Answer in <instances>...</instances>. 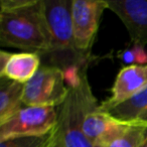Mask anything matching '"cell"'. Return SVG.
Returning a JSON list of instances; mask_svg holds the SVG:
<instances>
[{
	"mask_svg": "<svg viewBox=\"0 0 147 147\" xmlns=\"http://www.w3.org/2000/svg\"><path fill=\"white\" fill-rule=\"evenodd\" d=\"M132 123L115 119L108 113L98 109L90 112L83 122V133L92 145L113 140L125 132Z\"/></svg>",
	"mask_w": 147,
	"mask_h": 147,
	"instance_id": "9c48e42d",
	"label": "cell"
},
{
	"mask_svg": "<svg viewBox=\"0 0 147 147\" xmlns=\"http://www.w3.org/2000/svg\"><path fill=\"white\" fill-rule=\"evenodd\" d=\"M53 142H51V144H49V145H47V147H51V146H53Z\"/></svg>",
	"mask_w": 147,
	"mask_h": 147,
	"instance_id": "ffe728a7",
	"label": "cell"
},
{
	"mask_svg": "<svg viewBox=\"0 0 147 147\" xmlns=\"http://www.w3.org/2000/svg\"><path fill=\"white\" fill-rule=\"evenodd\" d=\"M147 109V87L126 102L110 109L108 113L115 119L123 122L133 123Z\"/></svg>",
	"mask_w": 147,
	"mask_h": 147,
	"instance_id": "7c38bea8",
	"label": "cell"
},
{
	"mask_svg": "<svg viewBox=\"0 0 147 147\" xmlns=\"http://www.w3.org/2000/svg\"><path fill=\"white\" fill-rule=\"evenodd\" d=\"M24 85L0 77V124L24 107L22 101Z\"/></svg>",
	"mask_w": 147,
	"mask_h": 147,
	"instance_id": "8fae6325",
	"label": "cell"
},
{
	"mask_svg": "<svg viewBox=\"0 0 147 147\" xmlns=\"http://www.w3.org/2000/svg\"><path fill=\"white\" fill-rule=\"evenodd\" d=\"M108 9L125 25L133 45H147V0H107Z\"/></svg>",
	"mask_w": 147,
	"mask_h": 147,
	"instance_id": "52a82bcc",
	"label": "cell"
},
{
	"mask_svg": "<svg viewBox=\"0 0 147 147\" xmlns=\"http://www.w3.org/2000/svg\"><path fill=\"white\" fill-rule=\"evenodd\" d=\"M0 6L1 45L47 55L49 37L41 0H1Z\"/></svg>",
	"mask_w": 147,
	"mask_h": 147,
	"instance_id": "6da1fadb",
	"label": "cell"
},
{
	"mask_svg": "<svg viewBox=\"0 0 147 147\" xmlns=\"http://www.w3.org/2000/svg\"><path fill=\"white\" fill-rule=\"evenodd\" d=\"M49 37V51L55 67L63 69L89 63L79 55L75 47L71 20V0H41Z\"/></svg>",
	"mask_w": 147,
	"mask_h": 147,
	"instance_id": "3957f363",
	"label": "cell"
},
{
	"mask_svg": "<svg viewBox=\"0 0 147 147\" xmlns=\"http://www.w3.org/2000/svg\"><path fill=\"white\" fill-rule=\"evenodd\" d=\"M85 65L77 74L65 80L69 94L57 107V132L65 147H94L83 133V122L87 115L98 109L99 105L89 84Z\"/></svg>",
	"mask_w": 147,
	"mask_h": 147,
	"instance_id": "7a4b0ae2",
	"label": "cell"
},
{
	"mask_svg": "<svg viewBox=\"0 0 147 147\" xmlns=\"http://www.w3.org/2000/svg\"><path fill=\"white\" fill-rule=\"evenodd\" d=\"M140 147H147V125H146V128H145V132H144V139H143V142L141 143Z\"/></svg>",
	"mask_w": 147,
	"mask_h": 147,
	"instance_id": "d6986e66",
	"label": "cell"
},
{
	"mask_svg": "<svg viewBox=\"0 0 147 147\" xmlns=\"http://www.w3.org/2000/svg\"><path fill=\"white\" fill-rule=\"evenodd\" d=\"M146 125L144 123L133 122L132 125L120 136L105 143L94 145V147H140L144 139Z\"/></svg>",
	"mask_w": 147,
	"mask_h": 147,
	"instance_id": "4fadbf2b",
	"label": "cell"
},
{
	"mask_svg": "<svg viewBox=\"0 0 147 147\" xmlns=\"http://www.w3.org/2000/svg\"><path fill=\"white\" fill-rule=\"evenodd\" d=\"M137 122H140V123H144V124H147V109L142 113V114L139 116V118L137 119ZM135 121V122H136Z\"/></svg>",
	"mask_w": 147,
	"mask_h": 147,
	"instance_id": "ac0fdd59",
	"label": "cell"
},
{
	"mask_svg": "<svg viewBox=\"0 0 147 147\" xmlns=\"http://www.w3.org/2000/svg\"><path fill=\"white\" fill-rule=\"evenodd\" d=\"M10 55H11V53L1 51V53H0V71L4 69V67H5V65H6Z\"/></svg>",
	"mask_w": 147,
	"mask_h": 147,
	"instance_id": "2e32d148",
	"label": "cell"
},
{
	"mask_svg": "<svg viewBox=\"0 0 147 147\" xmlns=\"http://www.w3.org/2000/svg\"><path fill=\"white\" fill-rule=\"evenodd\" d=\"M57 107L24 106L0 124V141L18 136H41L57 126Z\"/></svg>",
	"mask_w": 147,
	"mask_h": 147,
	"instance_id": "5b68a950",
	"label": "cell"
},
{
	"mask_svg": "<svg viewBox=\"0 0 147 147\" xmlns=\"http://www.w3.org/2000/svg\"><path fill=\"white\" fill-rule=\"evenodd\" d=\"M107 0H71V20L75 47L79 55L89 61Z\"/></svg>",
	"mask_w": 147,
	"mask_h": 147,
	"instance_id": "8992f818",
	"label": "cell"
},
{
	"mask_svg": "<svg viewBox=\"0 0 147 147\" xmlns=\"http://www.w3.org/2000/svg\"><path fill=\"white\" fill-rule=\"evenodd\" d=\"M145 87H147V63L142 65H126L117 75L110 98L99 105L98 110L107 112L126 102Z\"/></svg>",
	"mask_w": 147,
	"mask_h": 147,
	"instance_id": "ba28073f",
	"label": "cell"
},
{
	"mask_svg": "<svg viewBox=\"0 0 147 147\" xmlns=\"http://www.w3.org/2000/svg\"><path fill=\"white\" fill-rule=\"evenodd\" d=\"M40 67V55L38 53L28 51L11 53L4 69L0 71V77L26 84Z\"/></svg>",
	"mask_w": 147,
	"mask_h": 147,
	"instance_id": "30bf717a",
	"label": "cell"
},
{
	"mask_svg": "<svg viewBox=\"0 0 147 147\" xmlns=\"http://www.w3.org/2000/svg\"><path fill=\"white\" fill-rule=\"evenodd\" d=\"M57 128L41 136H18L0 141V147H47L55 138Z\"/></svg>",
	"mask_w": 147,
	"mask_h": 147,
	"instance_id": "5bb4252c",
	"label": "cell"
},
{
	"mask_svg": "<svg viewBox=\"0 0 147 147\" xmlns=\"http://www.w3.org/2000/svg\"><path fill=\"white\" fill-rule=\"evenodd\" d=\"M121 61L128 65H142L147 63V53L144 47L133 45L120 53Z\"/></svg>",
	"mask_w": 147,
	"mask_h": 147,
	"instance_id": "9a60e30c",
	"label": "cell"
},
{
	"mask_svg": "<svg viewBox=\"0 0 147 147\" xmlns=\"http://www.w3.org/2000/svg\"><path fill=\"white\" fill-rule=\"evenodd\" d=\"M65 71L55 65H41L24 85L23 105L29 107H59L69 94Z\"/></svg>",
	"mask_w": 147,
	"mask_h": 147,
	"instance_id": "277c9868",
	"label": "cell"
},
{
	"mask_svg": "<svg viewBox=\"0 0 147 147\" xmlns=\"http://www.w3.org/2000/svg\"><path fill=\"white\" fill-rule=\"evenodd\" d=\"M51 147H65L63 140H61V136H59V132H57V135H55V140H53V146Z\"/></svg>",
	"mask_w": 147,
	"mask_h": 147,
	"instance_id": "e0dca14e",
	"label": "cell"
}]
</instances>
